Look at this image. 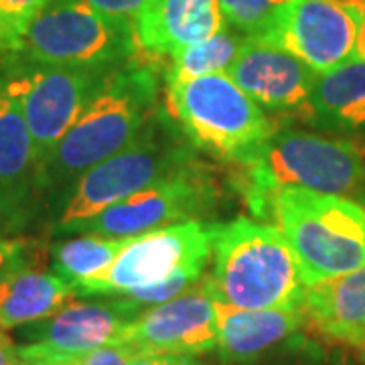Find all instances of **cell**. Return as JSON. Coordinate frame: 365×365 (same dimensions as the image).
Listing matches in <instances>:
<instances>
[{"instance_id":"6da1fadb","label":"cell","mask_w":365,"mask_h":365,"mask_svg":"<svg viewBox=\"0 0 365 365\" xmlns=\"http://www.w3.org/2000/svg\"><path fill=\"white\" fill-rule=\"evenodd\" d=\"M158 88L155 67L138 59L106 73L41 165L37 193L63 195L83 173L134 143L158 114Z\"/></svg>"},{"instance_id":"7a4b0ae2","label":"cell","mask_w":365,"mask_h":365,"mask_svg":"<svg viewBox=\"0 0 365 365\" xmlns=\"http://www.w3.org/2000/svg\"><path fill=\"white\" fill-rule=\"evenodd\" d=\"M213 272L220 302L235 309H302L307 284L287 237L274 225L240 217L215 225Z\"/></svg>"},{"instance_id":"3957f363","label":"cell","mask_w":365,"mask_h":365,"mask_svg":"<svg viewBox=\"0 0 365 365\" xmlns=\"http://www.w3.org/2000/svg\"><path fill=\"white\" fill-rule=\"evenodd\" d=\"M246 167V195L256 215H272L274 197L292 187L351 199L365 197V150L347 138L272 132Z\"/></svg>"},{"instance_id":"277c9868","label":"cell","mask_w":365,"mask_h":365,"mask_svg":"<svg viewBox=\"0 0 365 365\" xmlns=\"http://www.w3.org/2000/svg\"><path fill=\"white\" fill-rule=\"evenodd\" d=\"M272 215L307 287L365 266L361 201L292 187L274 197Z\"/></svg>"},{"instance_id":"5b68a950","label":"cell","mask_w":365,"mask_h":365,"mask_svg":"<svg viewBox=\"0 0 365 365\" xmlns=\"http://www.w3.org/2000/svg\"><path fill=\"white\" fill-rule=\"evenodd\" d=\"M14 55L43 66L108 73L132 63L140 49L130 21L100 13L86 0H51L29 25Z\"/></svg>"},{"instance_id":"8992f818","label":"cell","mask_w":365,"mask_h":365,"mask_svg":"<svg viewBox=\"0 0 365 365\" xmlns=\"http://www.w3.org/2000/svg\"><path fill=\"white\" fill-rule=\"evenodd\" d=\"M167 104L181 130L215 157L248 165L272 136L266 112L227 73L165 83Z\"/></svg>"},{"instance_id":"52a82bcc","label":"cell","mask_w":365,"mask_h":365,"mask_svg":"<svg viewBox=\"0 0 365 365\" xmlns=\"http://www.w3.org/2000/svg\"><path fill=\"white\" fill-rule=\"evenodd\" d=\"M187 167L189 150L160 126L158 112L134 143L91 167L67 189L53 220V235H67L73 225Z\"/></svg>"},{"instance_id":"ba28073f","label":"cell","mask_w":365,"mask_h":365,"mask_svg":"<svg viewBox=\"0 0 365 365\" xmlns=\"http://www.w3.org/2000/svg\"><path fill=\"white\" fill-rule=\"evenodd\" d=\"M104 76L91 69L33 63L14 53L0 59V78L25 114L39 169L78 120Z\"/></svg>"},{"instance_id":"9c48e42d","label":"cell","mask_w":365,"mask_h":365,"mask_svg":"<svg viewBox=\"0 0 365 365\" xmlns=\"http://www.w3.org/2000/svg\"><path fill=\"white\" fill-rule=\"evenodd\" d=\"M213 232L215 225L191 220L134 235L104 274L76 288V297H122L138 288L155 287L185 268L205 270Z\"/></svg>"},{"instance_id":"30bf717a","label":"cell","mask_w":365,"mask_h":365,"mask_svg":"<svg viewBox=\"0 0 365 365\" xmlns=\"http://www.w3.org/2000/svg\"><path fill=\"white\" fill-rule=\"evenodd\" d=\"M143 313L130 300H69L57 313L25 325L16 345L21 365H55L104 345L120 343L124 329Z\"/></svg>"},{"instance_id":"8fae6325","label":"cell","mask_w":365,"mask_h":365,"mask_svg":"<svg viewBox=\"0 0 365 365\" xmlns=\"http://www.w3.org/2000/svg\"><path fill=\"white\" fill-rule=\"evenodd\" d=\"M364 0H288L262 41L323 73L353 59Z\"/></svg>"},{"instance_id":"7c38bea8","label":"cell","mask_w":365,"mask_h":365,"mask_svg":"<svg viewBox=\"0 0 365 365\" xmlns=\"http://www.w3.org/2000/svg\"><path fill=\"white\" fill-rule=\"evenodd\" d=\"M211 199L213 187L201 175V170L187 167L73 225L67 235H143L173 223L191 222L209 209Z\"/></svg>"},{"instance_id":"4fadbf2b","label":"cell","mask_w":365,"mask_h":365,"mask_svg":"<svg viewBox=\"0 0 365 365\" xmlns=\"http://www.w3.org/2000/svg\"><path fill=\"white\" fill-rule=\"evenodd\" d=\"M120 343L134 353L201 355L217 349V297L209 276L163 304L144 309Z\"/></svg>"},{"instance_id":"5bb4252c","label":"cell","mask_w":365,"mask_h":365,"mask_svg":"<svg viewBox=\"0 0 365 365\" xmlns=\"http://www.w3.org/2000/svg\"><path fill=\"white\" fill-rule=\"evenodd\" d=\"M264 112L307 116L317 73L294 55L262 39H246L227 71Z\"/></svg>"},{"instance_id":"9a60e30c","label":"cell","mask_w":365,"mask_h":365,"mask_svg":"<svg viewBox=\"0 0 365 365\" xmlns=\"http://www.w3.org/2000/svg\"><path fill=\"white\" fill-rule=\"evenodd\" d=\"M132 25L140 53L170 59L222 31L225 21L217 0H146Z\"/></svg>"},{"instance_id":"2e32d148","label":"cell","mask_w":365,"mask_h":365,"mask_svg":"<svg viewBox=\"0 0 365 365\" xmlns=\"http://www.w3.org/2000/svg\"><path fill=\"white\" fill-rule=\"evenodd\" d=\"M302 309H235L217 300V349L227 364H248L294 335Z\"/></svg>"},{"instance_id":"e0dca14e","label":"cell","mask_w":365,"mask_h":365,"mask_svg":"<svg viewBox=\"0 0 365 365\" xmlns=\"http://www.w3.org/2000/svg\"><path fill=\"white\" fill-rule=\"evenodd\" d=\"M304 317L329 339L365 345V266L307 288Z\"/></svg>"},{"instance_id":"ac0fdd59","label":"cell","mask_w":365,"mask_h":365,"mask_svg":"<svg viewBox=\"0 0 365 365\" xmlns=\"http://www.w3.org/2000/svg\"><path fill=\"white\" fill-rule=\"evenodd\" d=\"M307 120L319 130L337 136L365 132V61L349 59L317 73Z\"/></svg>"},{"instance_id":"d6986e66","label":"cell","mask_w":365,"mask_h":365,"mask_svg":"<svg viewBox=\"0 0 365 365\" xmlns=\"http://www.w3.org/2000/svg\"><path fill=\"white\" fill-rule=\"evenodd\" d=\"M39 158L21 106L0 78V195L31 213L37 195Z\"/></svg>"},{"instance_id":"ffe728a7","label":"cell","mask_w":365,"mask_h":365,"mask_svg":"<svg viewBox=\"0 0 365 365\" xmlns=\"http://www.w3.org/2000/svg\"><path fill=\"white\" fill-rule=\"evenodd\" d=\"M76 297V290L61 276L41 272L33 262L16 266L0 278V329L43 321L63 309Z\"/></svg>"},{"instance_id":"44dd1931","label":"cell","mask_w":365,"mask_h":365,"mask_svg":"<svg viewBox=\"0 0 365 365\" xmlns=\"http://www.w3.org/2000/svg\"><path fill=\"white\" fill-rule=\"evenodd\" d=\"M132 237L79 235L57 242L51 246L53 274L61 276L76 290L79 284L104 274L130 244Z\"/></svg>"},{"instance_id":"7402d4cb","label":"cell","mask_w":365,"mask_h":365,"mask_svg":"<svg viewBox=\"0 0 365 365\" xmlns=\"http://www.w3.org/2000/svg\"><path fill=\"white\" fill-rule=\"evenodd\" d=\"M246 39L248 37L225 25L222 31H217L207 39L185 47L169 59L165 83H179L213 73H227Z\"/></svg>"},{"instance_id":"603a6c76","label":"cell","mask_w":365,"mask_h":365,"mask_svg":"<svg viewBox=\"0 0 365 365\" xmlns=\"http://www.w3.org/2000/svg\"><path fill=\"white\" fill-rule=\"evenodd\" d=\"M288 0H217L225 25L248 39H262Z\"/></svg>"},{"instance_id":"cb8c5ba5","label":"cell","mask_w":365,"mask_h":365,"mask_svg":"<svg viewBox=\"0 0 365 365\" xmlns=\"http://www.w3.org/2000/svg\"><path fill=\"white\" fill-rule=\"evenodd\" d=\"M51 0H0V59L16 51L29 25Z\"/></svg>"},{"instance_id":"d4e9b609","label":"cell","mask_w":365,"mask_h":365,"mask_svg":"<svg viewBox=\"0 0 365 365\" xmlns=\"http://www.w3.org/2000/svg\"><path fill=\"white\" fill-rule=\"evenodd\" d=\"M134 355L136 353L132 351L128 345L112 343V345H104L100 349H93V351L83 353V355L71 357L55 365H130Z\"/></svg>"},{"instance_id":"484cf974","label":"cell","mask_w":365,"mask_h":365,"mask_svg":"<svg viewBox=\"0 0 365 365\" xmlns=\"http://www.w3.org/2000/svg\"><path fill=\"white\" fill-rule=\"evenodd\" d=\"M35 256H37L35 246L25 237L0 240V278L16 266L35 262Z\"/></svg>"},{"instance_id":"4316f807","label":"cell","mask_w":365,"mask_h":365,"mask_svg":"<svg viewBox=\"0 0 365 365\" xmlns=\"http://www.w3.org/2000/svg\"><path fill=\"white\" fill-rule=\"evenodd\" d=\"M86 2L100 13L124 19L130 23H134V19L138 16V13L146 4V0H86Z\"/></svg>"},{"instance_id":"83f0119b","label":"cell","mask_w":365,"mask_h":365,"mask_svg":"<svg viewBox=\"0 0 365 365\" xmlns=\"http://www.w3.org/2000/svg\"><path fill=\"white\" fill-rule=\"evenodd\" d=\"M31 213L23 209L14 207L4 197L0 195V240H9L19 234L26 223H29Z\"/></svg>"},{"instance_id":"f1b7e54d","label":"cell","mask_w":365,"mask_h":365,"mask_svg":"<svg viewBox=\"0 0 365 365\" xmlns=\"http://www.w3.org/2000/svg\"><path fill=\"white\" fill-rule=\"evenodd\" d=\"M130 365H199L191 355L173 353H136Z\"/></svg>"},{"instance_id":"f546056e","label":"cell","mask_w":365,"mask_h":365,"mask_svg":"<svg viewBox=\"0 0 365 365\" xmlns=\"http://www.w3.org/2000/svg\"><path fill=\"white\" fill-rule=\"evenodd\" d=\"M0 365H21V359L16 355V345L2 329H0Z\"/></svg>"},{"instance_id":"4dcf8cb0","label":"cell","mask_w":365,"mask_h":365,"mask_svg":"<svg viewBox=\"0 0 365 365\" xmlns=\"http://www.w3.org/2000/svg\"><path fill=\"white\" fill-rule=\"evenodd\" d=\"M353 59H364L365 61V0H364V9H361L359 26H357V39H355Z\"/></svg>"},{"instance_id":"1f68e13d","label":"cell","mask_w":365,"mask_h":365,"mask_svg":"<svg viewBox=\"0 0 365 365\" xmlns=\"http://www.w3.org/2000/svg\"><path fill=\"white\" fill-rule=\"evenodd\" d=\"M361 349H364V359H365V345H364V347H361Z\"/></svg>"}]
</instances>
